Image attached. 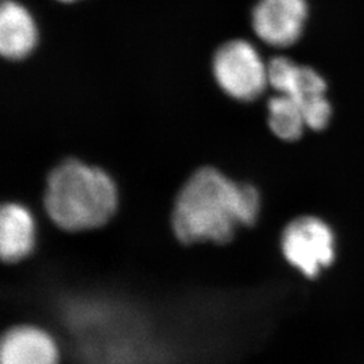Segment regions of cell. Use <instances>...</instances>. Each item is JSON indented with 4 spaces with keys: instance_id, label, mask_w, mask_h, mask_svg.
Returning <instances> with one entry per match:
<instances>
[{
    "instance_id": "cell-1",
    "label": "cell",
    "mask_w": 364,
    "mask_h": 364,
    "mask_svg": "<svg viewBox=\"0 0 364 364\" xmlns=\"http://www.w3.org/2000/svg\"><path fill=\"white\" fill-rule=\"evenodd\" d=\"M260 208L262 200L254 185L234 181L215 168H203L178 192L171 227L185 245L227 243L237 228L257 223Z\"/></svg>"
},
{
    "instance_id": "cell-2",
    "label": "cell",
    "mask_w": 364,
    "mask_h": 364,
    "mask_svg": "<svg viewBox=\"0 0 364 364\" xmlns=\"http://www.w3.org/2000/svg\"><path fill=\"white\" fill-rule=\"evenodd\" d=\"M117 188L105 170L68 159L52 170L45 191V208L60 228L70 232L105 225L117 208Z\"/></svg>"
},
{
    "instance_id": "cell-3",
    "label": "cell",
    "mask_w": 364,
    "mask_h": 364,
    "mask_svg": "<svg viewBox=\"0 0 364 364\" xmlns=\"http://www.w3.org/2000/svg\"><path fill=\"white\" fill-rule=\"evenodd\" d=\"M269 85L287 95L299 105L308 129H326L332 117L326 99V82L311 66L297 65L285 57H275L267 64Z\"/></svg>"
},
{
    "instance_id": "cell-4",
    "label": "cell",
    "mask_w": 364,
    "mask_h": 364,
    "mask_svg": "<svg viewBox=\"0 0 364 364\" xmlns=\"http://www.w3.org/2000/svg\"><path fill=\"white\" fill-rule=\"evenodd\" d=\"M281 251L291 267L308 278H314L336 258V236L323 219L299 216L285 227Z\"/></svg>"
},
{
    "instance_id": "cell-5",
    "label": "cell",
    "mask_w": 364,
    "mask_h": 364,
    "mask_svg": "<svg viewBox=\"0 0 364 364\" xmlns=\"http://www.w3.org/2000/svg\"><path fill=\"white\" fill-rule=\"evenodd\" d=\"M212 69L221 90L239 102L258 99L269 85L267 65L255 46L245 39L221 45L213 57Z\"/></svg>"
},
{
    "instance_id": "cell-6",
    "label": "cell",
    "mask_w": 364,
    "mask_h": 364,
    "mask_svg": "<svg viewBox=\"0 0 364 364\" xmlns=\"http://www.w3.org/2000/svg\"><path fill=\"white\" fill-rule=\"evenodd\" d=\"M306 16V0H259L252 11V28L264 43L287 48L299 41Z\"/></svg>"
},
{
    "instance_id": "cell-7",
    "label": "cell",
    "mask_w": 364,
    "mask_h": 364,
    "mask_svg": "<svg viewBox=\"0 0 364 364\" xmlns=\"http://www.w3.org/2000/svg\"><path fill=\"white\" fill-rule=\"evenodd\" d=\"M61 353L49 332L36 326H18L0 338V364H60Z\"/></svg>"
},
{
    "instance_id": "cell-8",
    "label": "cell",
    "mask_w": 364,
    "mask_h": 364,
    "mask_svg": "<svg viewBox=\"0 0 364 364\" xmlns=\"http://www.w3.org/2000/svg\"><path fill=\"white\" fill-rule=\"evenodd\" d=\"M37 243V221L26 205L0 204V260L16 263L27 258Z\"/></svg>"
},
{
    "instance_id": "cell-9",
    "label": "cell",
    "mask_w": 364,
    "mask_h": 364,
    "mask_svg": "<svg viewBox=\"0 0 364 364\" xmlns=\"http://www.w3.org/2000/svg\"><path fill=\"white\" fill-rule=\"evenodd\" d=\"M37 41V25L26 7L15 0H1L0 55L9 60H22L34 50Z\"/></svg>"
},
{
    "instance_id": "cell-10",
    "label": "cell",
    "mask_w": 364,
    "mask_h": 364,
    "mask_svg": "<svg viewBox=\"0 0 364 364\" xmlns=\"http://www.w3.org/2000/svg\"><path fill=\"white\" fill-rule=\"evenodd\" d=\"M269 127L282 141H297L306 127L299 105L287 95H275L267 103Z\"/></svg>"
},
{
    "instance_id": "cell-11",
    "label": "cell",
    "mask_w": 364,
    "mask_h": 364,
    "mask_svg": "<svg viewBox=\"0 0 364 364\" xmlns=\"http://www.w3.org/2000/svg\"><path fill=\"white\" fill-rule=\"evenodd\" d=\"M63 1H73V0H63Z\"/></svg>"
}]
</instances>
